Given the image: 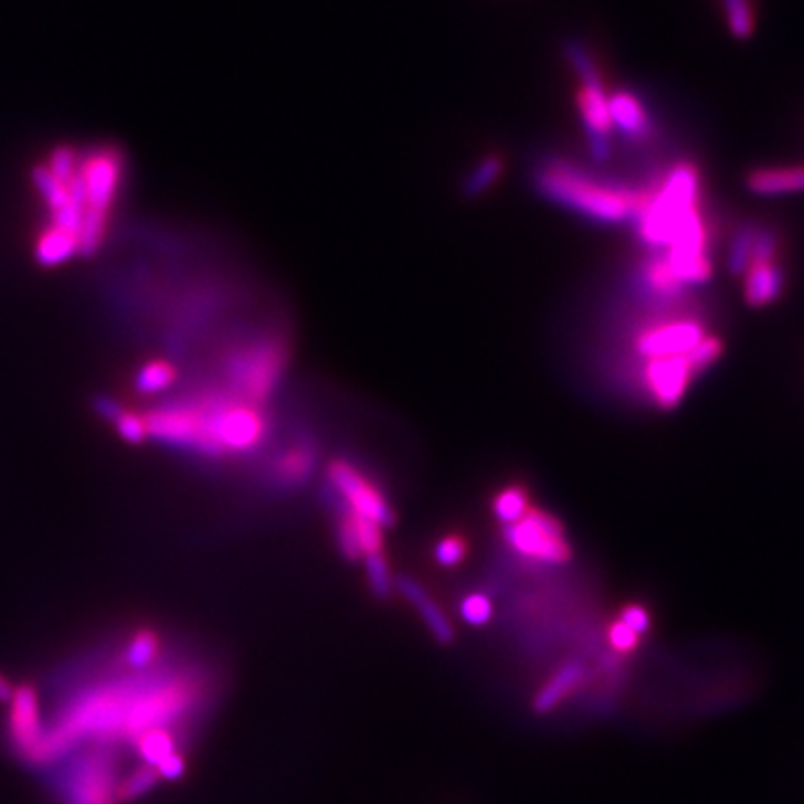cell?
<instances>
[{"label": "cell", "instance_id": "cell-3", "mask_svg": "<svg viewBox=\"0 0 804 804\" xmlns=\"http://www.w3.org/2000/svg\"><path fill=\"white\" fill-rule=\"evenodd\" d=\"M119 764L110 744H92L76 751L59 775V795L65 804H115Z\"/></svg>", "mask_w": 804, "mask_h": 804}, {"label": "cell", "instance_id": "cell-11", "mask_svg": "<svg viewBox=\"0 0 804 804\" xmlns=\"http://www.w3.org/2000/svg\"><path fill=\"white\" fill-rule=\"evenodd\" d=\"M704 336L707 331L697 320H670L642 331L635 347L646 360L688 356Z\"/></svg>", "mask_w": 804, "mask_h": 804}, {"label": "cell", "instance_id": "cell-33", "mask_svg": "<svg viewBox=\"0 0 804 804\" xmlns=\"http://www.w3.org/2000/svg\"><path fill=\"white\" fill-rule=\"evenodd\" d=\"M780 255V235L769 226H758L753 242V264L775 262Z\"/></svg>", "mask_w": 804, "mask_h": 804}, {"label": "cell", "instance_id": "cell-23", "mask_svg": "<svg viewBox=\"0 0 804 804\" xmlns=\"http://www.w3.org/2000/svg\"><path fill=\"white\" fill-rule=\"evenodd\" d=\"M642 284L657 299H675L681 293V288H684V284L673 275V271L668 268V264H666L664 257H653L644 266Z\"/></svg>", "mask_w": 804, "mask_h": 804}, {"label": "cell", "instance_id": "cell-28", "mask_svg": "<svg viewBox=\"0 0 804 804\" xmlns=\"http://www.w3.org/2000/svg\"><path fill=\"white\" fill-rule=\"evenodd\" d=\"M503 168H506V163H503L500 157L496 155H489L485 157L467 177H465V183H463V192L467 197H478L483 192H487L503 174Z\"/></svg>", "mask_w": 804, "mask_h": 804}, {"label": "cell", "instance_id": "cell-34", "mask_svg": "<svg viewBox=\"0 0 804 804\" xmlns=\"http://www.w3.org/2000/svg\"><path fill=\"white\" fill-rule=\"evenodd\" d=\"M467 554V543L463 537L458 535H447L443 537L436 548H434V559L443 565V568H454L458 565Z\"/></svg>", "mask_w": 804, "mask_h": 804}, {"label": "cell", "instance_id": "cell-37", "mask_svg": "<svg viewBox=\"0 0 804 804\" xmlns=\"http://www.w3.org/2000/svg\"><path fill=\"white\" fill-rule=\"evenodd\" d=\"M626 628H631L635 635H646L648 628H650V617L646 613V609L642 606H628L624 613H622V620H620Z\"/></svg>", "mask_w": 804, "mask_h": 804}, {"label": "cell", "instance_id": "cell-36", "mask_svg": "<svg viewBox=\"0 0 804 804\" xmlns=\"http://www.w3.org/2000/svg\"><path fill=\"white\" fill-rule=\"evenodd\" d=\"M117 425V432L124 441L133 443V445H139L144 443V438L148 436V425H146V419L137 416V414H130V412H121V416L115 421Z\"/></svg>", "mask_w": 804, "mask_h": 804}, {"label": "cell", "instance_id": "cell-9", "mask_svg": "<svg viewBox=\"0 0 804 804\" xmlns=\"http://www.w3.org/2000/svg\"><path fill=\"white\" fill-rule=\"evenodd\" d=\"M581 89L576 94V106L581 115L583 130L588 135V150L596 161H606L611 157V110H609V92L603 78L596 72L581 76Z\"/></svg>", "mask_w": 804, "mask_h": 804}, {"label": "cell", "instance_id": "cell-10", "mask_svg": "<svg viewBox=\"0 0 804 804\" xmlns=\"http://www.w3.org/2000/svg\"><path fill=\"white\" fill-rule=\"evenodd\" d=\"M692 375L688 356L653 358L644 367L646 389L662 410H675L679 405Z\"/></svg>", "mask_w": 804, "mask_h": 804}, {"label": "cell", "instance_id": "cell-25", "mask_svg": "<svg viewBox=\"0 0 804 804\" xmlns=\"http://www.w3.org/2000/svg\"><path fill=\"white\" fill-rule=\"evenodd\" d=\"M159 773L155 766L150 764H139L135 766L128 775H124L119 780V786H117V802H130V800H137L141 795H146L148 791H152L159 782Z\"/></svg>", "mask_w": 804, "mask_h": 804}, {"label": "cell", "instance_id": "cell-13", "mask_svg": "<svg viewBox=\"0 0 804 804\" xmlns=\"http://www.w3.org/2000/svg\"><path fill=\"white\" fill-rule=\"evenodd\" d=\"M395 592L405 599L410 606L416 611V615L423 620L427 631L438 644H452L454 642V626L447 620V615L441 611L434 596L412 576H398L395 579Z\"/></svg>", "mask_w": 804, "mask_h": 804}, {"label": "cell", "instance_id": "cell-16", "mask_svg": "<svg viewBox=\"0 0 804 804\" xmlns=\"http://www.w3.org/2000/svg\"><path fill=\"white\" fill-rule=\"evenodd\" d=\"M163 657V642L155 628L135 631L124 644L117 664L130 673H144L155 668Z\"/></svg>", "mask_w": 804, "mask_h": 804}, {"label": "cell", "instance_id": "cell-6", "mask_svg": "<svg viewBox=\"0 0 804 804\" xmlns=\"http://www.w3.org/2000/svg\"><path fill=\"white\" fill-rule=\"evenodd\" d=\"M327 478L338 500V508H345L351 515L371 521L382 530L395 523V515L389 506L387 496L349 461L345 458L334 461L327 469Z\"/></svg>", "mask_w": 804, "mask_h": 804}, {"label": "cell", "instance_id": "cell-24", "mask_svg": "<svg viewBox=\"0 0 804 804\" xmlns=\"http://www.w3.org/2000/svg\"><path fill=\"white\" fill-rule=\"evenodd\" d=\"M758 224L747 222L740 224L733 233V242L729 248V271L733 275H744L753 264V242H755Z\"/></svg>", "mask_w": 804, "mask_h": 804}, {"label": "cell", "instance_id": "cell-17", "mask_svg": "<svg viewBox=\"0 0 804 804\" xmlns=\"http://www.w3.org/2000/svg\"><path fill=\"white\" fill-rule=\"evenodd\" d=\"M583 677H585V668L581 662H565L535 695V704H532L535 711L546 716L552 709H557L570 692H574L581 686Z\"/></svg>", "mask_w": 804, "mask_h": 804}, {"label": "cell", "instance_id": "cell-1", "mask_svg": "<svg viewBox=\"0 0 804 804\" xmlns=\"http://www.w3.org/2000/svg\"><path fill=\"white\" fill-rule=\"evenodd\" d=\"M537 188L554 204L601 224L635 222L646 190L601 181L563 159L546 161L537 170Z\"/></svg>", "mask_w": 804, "mask_h": 804}, {"label": "cell", "instance_id": "cell-40", "mask_svg": "<svg viewBox=\"0 0 804 804\" xmlns=\"http://www.w3.org/2000/svg\"><path fill=\"white\" fill-rule=\"evenodd\" d=\"M12 692H14L12 681L6 675H0V701H8L12 697Z\"/></svg>", "mask_w": 804, "mask_h": 804}, {"label": "cell", "instance_id": "cell-32", "mask_svg": "<svg viewBox=\"0 0 804 804\" xmlns=\"http://www.w3.org/2000/svg\"><path fill=\"white\" fill-rule=\"evenodd\" d=\"M491 613V601L483 592H472L461 603V615L469 626H487Z\"/></svg>", "mask_w": 804, "mask_h": 804}, {"label": "cell", "instance_id": "cell-22", "mask_svg": "<svg viewBox=\"0 0 804 804\" xmlns=\"http://www.w3.org/2000/svg\"><path fill=\"white\" fill-rule=\"evenodd\" d=\"M530 510H532L530 508V494L519 483L503 487L491 500V512H494L496 521L503 523L506 528L521 521Z\"/></svg>", "mask_w": 804, "mask_h": 804}, {"label": "cell", "instance_id": "cell-31", "mask_svg": "<svg viewBox=\"0 0 804 804\" xmlns=\"http://www.w3.org/2000/svg\"><path fill=\"white\" fill-rule=\"evenodd\" d=\"M724 356V342L720 336H704L695 349L688 353V362L692 373L709 371Z\"/></svg>", "mask_w": 804, "mask_h": 804}, {"label": "cell", "instance_id": "cell-21", "mask_svg": "<svg viewBox=\"0 0 804 804\" xmlns=\"http://www.w3.org/2000/svg\"><path fill=\"white\" fill-rule=\"evenodd\" d=\"M78 253V237L65 229L47 226L36 242V260L41 266H61Z\"/></svg>", "mask_w": 804, "mask_h": 804}, {"label": "cell", "instance_id": "cell-30", "mask_svg": "<svg viewBox=\"0 0 804 804\" xmlns=\"http://www.w3.org/2000/svg\"><path fill=\"white\" fill-rule=\"evenodd\" d=\"M364 570H367V583H369V590L373 592V596H378V599L391 596V592L395 590V581H393L387 557L382 552L364 557Z\"/></svg>", "mask_w": 804, "mask_h": 804}, {"label": "cell", "instance_id": "cell-19", "mask_svg": "<svg viewBox=\"0 0 804 804\" xmlns=\"http://www.w3.org/2000/svg\"><path fill=\"white\" fill-rule=\"evenodd\" d=\"M316 461H318V452L311 445H293L288 452H284L275 465H273V476L277 483L282 485H299L305 483L311 472L316 469Z\"/></svg>", "mask_w": 804, "mask_h": 804}, {"label": "cell", "instance_id": "cell-12", "mask_svg": "<svg viewBox=\"0 0 804 804\" xmlns=\"http://www.w3.org/2000/svg\"><path fill=\"white\" fill-rule=\"evenodd\" d=\"M382 528H378L371 521H364L356 515H351L345 508H338V519H336V541L338 548L342 552V557L358 561L364 559L369 554L382 552L384 546V537H382Z\"/></svg>", "mask_w": 804, "mask_h": 804}, {"label": "cell", "instance_id": "cell-8", "mask_svg": "<svg viewBox=\"0 0 804 804\" xmlns=\"http://www.w3.org/2000/svg\"><path fill=\"white\" fill-rule=\"evenodd\" d=\"M121 174H124V157L117 148L92 150L76 166V179L85 197V211L108 215L121 186Z\"/></svg>", "mask_w": 804, "mask_h": 804}, {"label": "cell", "instance_id": "cell-20", "mask_svg": "<svg viewBox=\"0 0 804 804\" xmlns=\"http://www.w3.org/2000/svg\"><path fill=\"white\" fill-rule=\"evenodd\" d=\"M133 749L135 753L141 758L144 764H150V766H159L163 760L172 758L174 753H179V736L177 731L172 729H148L144 733H139L133 742Z\"/></svg>", "mask_w": 804, "mask_h": 804}, {"label": "cell", "instance_id": "cell-38", "mask_svg": "<svg viewBox=\"0 0 804 804\" xmlns=\"http://www.w3.org/2000/svg\"><path fill=\"white\" fill-rule=\"evenodd\" d=\"M609 637H611V644L613 648L622 650V653H631L637 648L639 644V635H635L631 628H626L622 622L613 624L611 631H609Z\"/></svg>", "mask_w": 804, "mask_h": 804}, {"label": "cell", "instance_id": "cell-39", "mask_svg": "<svg viewBox=\"0 0 804 804\" xmlns=\"http://www.w3.org/2000/svg\"><path fill=\"white\" fill-rule=\"evenodd\" d=\"M94 410H96V414L100 416V419H108V421H117L119 416H121V412H124V408L119 405V402L117 400H113V398H96L94 400Z\"/></svg>", "mask_w": 804, "mask_h": 804}, {"label": "cell", "instance_id": "cell-26", "mask_svg": "<svg viewBox=\"0 0 804 804\" xmlns=\"http://www.w3.org/2000/svg\"><path fill=\"white\" fill-rule=\"evenodd\" d=\"M177 380V371L172 369V364L163 362V360H155L144 364L137 375H135V387L139 393H161L168 387H172V382Z\"/></svg>", "mask_w": 804, "mask_h": 804}, {"label": "cell", "instance_id": "cell-5", "mask_svg": "<svg viewBox=\"0 0 804 804\" xmlns=\"http://www.w3.org/2000/svg\"><path fill=\"white\" fill-rule=\"evenodd\" d=\"M503 537L519 557L543 565H563L572 557L561 521L543 510H530L521 521L503 530Z\"/></svg>", "mask_w": 804, "mask_h": 804}, {"label": "cell", "instance_id": "cell-14", "mask_svg": "<svg viewBox=\"0 0 804 804\" xmlns=\"http://www.w3.org/2000/svg\"><path fill=\"white\" fill-rule=\"evenodd\" d=\"M609 110H611V121L615 128L622 130V135H626L633 141H648L653 135V121L648 110L644 108L642 100L628 92V89H620L615 94L609 96Z\"/></svg>", "mask_w": 804, "mask_h": 804}, {"label": "cell", "instance_id": "cell-27", "mask_svg": "<svg viewBox=\"0 0 804 804\" xmlns=\"http://www.w3.org/2000/svg\"><path fill=\"white\" fill-rule=\"evenodd\" d=\"M32 179H34V186H36L39 194L43 197L45 207L50 209L52 215L59 213L67 204V201H70V188H67V183L59 181L45 166L34 168Z\"/></svg>", "mask_w": 804, "mask_h": 804}, {"label": "cell", "instance_id": "cell-7", "mask_svg": "<svg viewBox=\"0 0 804 804\" xmlns=\"http://www.w3.org/2000/svg\"><path fill=\"white\" fill-rule=\"evenodd\" d=\"M8 709L6 738L12 751L32 766H39V755L45 738V724L41 718V699L32 684L14 688Z\"/></svg>", "mask_w": 804, "mask_h": 804}, {"label": "cell", "instance_id": "cell-29", "mask_svg": "<svg viewBox=\"0 0 804 804\" xmlns=\"http://www.w3.org/2000/svg\"><path fill=\"white\" fill-rule=\"evenodd\" d=\"M724 10V19L736 39H749L755 30V10L753 0H720Z\"/></svg>", "mask_w": 804, "mask_h": 804}, {"label": "cell", "instance_id": "cell-18", "mask_svg": "<svg viewBox=\"0 0 804 804\" xmlns=\"http://www.w3.org/2000/svg\"><path fill=\"white\" fill-rule=\"evenodd\" d=\"M747 188L758 197L804 192V166L755 168L747 174Z\"/></svg>", "mask_w": 804, "mask_h": 804}, {"label": "cell", "instance_id": "cell-2", "mask_svg": "<svg viewBox=\"0 0 804 804\" xmlns=\"http://www.w3.org/2000/svg\"><path fill=\"white\" fill-rule=\"evenodd\" d=\"M699 215V172L692 163L684 161L655 190H646L635 218L637 235L650 251H662Z\"/></svg>", "mask_w": 804, "mask_h": 804}, {"label": "cell", "instance_id": "cell-4", "mask_svg": "<svg viewBox=\"0 0 804 804\" xmlns=\"http://www.w3.org/2000/svg\"><path fill=\"white\" fill-rule=\"evenodd\" d=\"M286 367V347L282 340L262 338L240 349L229 360V378L235 395L260 405L279 384Z\"/></svg>", "mask_w": 804, "mask_h": 804}, {"label": "cell", "instance_id": "cell-35", "mask_svg": "<svg viewBox=\"0 0 804 804\" xmlns=\"http://www.w3.org/2000/svg\"><path fill=\"white\" fill-rule=\"evenodd\" d=\"M76 166H78V161H76V155H74V150L72 148H67V146H61V148H56L52 155H50V163L45 166L59 181H63V183H70L72 181V177L76 174Z\"/></svg>", "mask_w": 804, "mask_h": 804}, {"label": "cell", "instance_id": "cell-15", "mask_svg": "<svg viewBox=\"0 0 804 804\" xmlns=\"http://www.w3.org/2000/svg\"><path fill=\"white\" fill-rule=\"evenodd\" d=\"M784 268L775 262L751 264L744 273V299L749 307H769L784 293Z\"/></svg>", "mask_w": 804, "mask_h": 804}]
</instances>
